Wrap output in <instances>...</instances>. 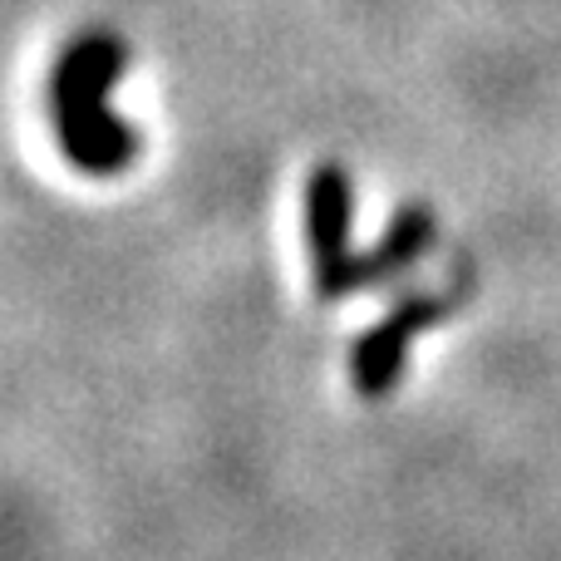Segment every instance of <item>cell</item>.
<instances>
[{
  "mask_svg": "<svg viewBox=\"0 0 561 561\" xmlns=\"http://www.w3.org/2000/svg\"><path fill=\"white\" fill-rule=\"evenodd\" d=\"M355 187L340 163H320L306 178V252L320 300H340L355 290L385 286L404 276L434 247V217L419 203L399 207L375 247H355Z\"/></svg>",
  "mask_w": 561,
  "mask_h": 561,
  "instance_id": "cell-1",
  "label": "cell"
},
{
  "mask_svg": "<svg viewBox=\"0 0 561 561\" xmlns=\"http://www.w3.org/2000/svg\"><path fill=\"white\" fill-rule=\"evenodd\" d=\"M128 69V45L108 30H79L49 69V118L65 158L89 178H114L138 158V128L108 94Z\"/></svg>",
  "mask_w": 561,
  "mask_h": 561,
  "instance_id": "cell-2",
  "label": "cell"
},
{
  "mask_svg": "<svg viewBox=\"0 0 561 561\" xmlns=\"http://www.w3.org/2000/svg\"><path fill=\"white\" fill-rule=\"evenodd\" d=\"M458 300H463V286L444 290V296H434V290H424V296H404L375 330H365V335L355 340V350H350V379H355L359 394L365 399L389 394V389L404 379L409 345H414L428 325H438Z\"/></svg>",
  "mask_w": 561,
  "mask_h": 561,
  "instance_id": "cell-3",
  "label": "cell"
}]
</instances>
